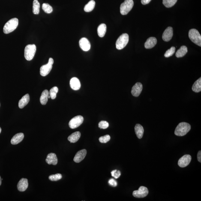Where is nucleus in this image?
Returning <instances> with one entry per match:
<instances>
[{
    "label": "nucleus",
    "mask_w": 201,
    "mask_h": 201,
    "mask_svg": "<svg viewBox=\"0 0 201 201\" xmlns=\"http://www.w3.org/2000/svg\"><path fill=\"white\" fill-rule=\"evenodd\" d=\"M134 5L133 0H125L121 4L120 7V11L121 14L126 15L132 9Z\"/></svg>",
    "instance_id": "5"
},
{
    "label": "nucleus",
    "mask_w": 201,
    "mask_h": 201,
    "mask_svg": "<svg viewBox=\"0 0 201 201\" xmlns=\"http://www.w3.org/2000/svg\"><path fill=\"white\" fill-rule=\"evenodd\" d=\"M109 185L113 187H116L117 185V181L115 179H113V178H111V179L109 180Z\"/></svg>",
    "instance_id": "37"
},
{
    "label": "nucleus",
    "mask_w": 201,
    "mask_h": 201,
    "mask_svg": "<svg viewBox=\"0 0 201 201\" xmlns=\"http://www.w3.org/2000/svg\"><path fill=\"white\" fill-rule=\"evenodd\" d=\"M1 177H0V185H1Z\"/></svg>",
    "instance_id": "40"
},
{
    "label": "nucleus",
    "mask_w": 201,
    "mask_h": 201,
    "mask_svg": "<svg viewBox=\"0 0 201 201\" xmlns=\"http://www.w3.org/2000/svg\"><path fill=\"white\" fill-rule=\"evenodd\" d=\"M98 127L100 129H106L109 127V123L107 121H101L99 123Z\"/></svg>",
    "instance_id": "35"
},
{
    "label": "nucleus",
    "mask_w": 201,
    "mask_h": 201,
    "mask_svg": "<svg viewBox=\"0 0 201 201\" xmlns=\"http://www.w3.org/2000/svg\"><path fill=\"white\" fill-rule=\"evenodd\" d=\"M58 88L56 86L53 87L51 89L49 93V95L50 96V98L52 100L55 99L56 98L57 93L58 92Z\"/></svg>",
    "instance_id": "29"
},
{
    "label": "nucleus",
    "mask_w": 201,
    "mask_h": 201,
    "mask_svg": "<svg viewBox=\"0 0 201 201\" xmlns=\"http://www.w3.org/2000/svg\"><path fill=\"white\" fill-rule=\"evenodd\" d=\"M28 186V180L22 178L18 183L17 188L20 191H24L27 188Z\"/></svg>",
    "instance_id": "15"
},
{
    "label": "nucleus",
    "mask_w": 201,
    "mask_h": 201,
    "mask_svg": "<svg viewBox=\"0 0 201 201\" xmlns=\"http://www.w3.org/2000/svg\"><path fill=\"white\" fill-rule=\"evenodd\" d=\"M175 51V48L174 47H172L170 49H168L166 51V53L164 54V56L166 58H169V57L171 56L174 53Z\"/></svg>",
    "instance_id": "33"
},
{
    "label": "nucleus",
    "mask_w": 201,
    "mask_h": 201,
    "mask_svg": "<svg viewBox=\"0 0 201 201\" xmlns=\"http://www.w3.org/2000/svg\"><path fill=\"white\" fill-rule=\"evenodd\" d=\"M106 31V26L104 24H100L97 29V33L100 37H103L104 36Z\"/></svg>",
    "instance_id": "25"
},
{
    "label": "nucleus",
    "mask_w": 201,
    "mask_h": 201,
    "mask_svg": "<svg viewBox=\"0 0 201 201\" xmlns=\"http://www.w3.org/2000/svg\"><path fill=\"white\" fill-rule=\"evenodd\" d=\"M129 36L128 34H123L118 37L116 42V47L118 50H121L127 45L128 43Z\"/></svg>",
    "instance_id": "6"
},
{
    "label": "nucleus",
    "mask_w": 201,
    "mask_h": 201,
    "mask_svg": "<svg viewBox=\"0 0 201 201\" xmlns=\"http://www.w3.org/2000/svg\"><path fill=\"white\" fill-rule=\"evenodd\" d=\"M83 117L81 115H77L72 118L69 122V126L72 129H74L78 127L83 123Z\"/></svg>",
    "instance_id": "8"
},
{
    "label": "nucleus",
    "mask_w": 201,
    "mask_h": 201,
    "mask_svg": "<svg viewBox=\"0 0 201 201\" xmlns=\"http://www.w3.org/2000/svg\"><path fill=\"white\" fill-rule=\"evenodd\" d=\"M151 0H141L142 4L144 5L148 4L150 2Z\"/></svg>",
    "instance_id": "39"
},
{
    "label": "nucleus",
    "mask_w": 201,
    "mask_h": 201,
    "mask_svg": "<svg viewBox=\"0 0 201 201\" xmlns=\"http://www.w3.org/2000/svg\"><path fill=\"white\" fill-rule=\"evenodd\" d=\"M188 52V49L186 46H181L179 50L177 51L176 55V56L177 58H181L184 56Z\"/></svg>",
    "instance_id": "24"
},
{
    "label": "nucleus",
    "mask_w": 201,
    "mask_h": 201,
    "mask_svg": "<svg viewBox=\"0 0 201 201\" xmlns=\"http://www.w3.org/2000/svg\"><path fill=\"white\" fill-rule=\"evenodd\" d=\"M110 139V136L109 135H106L101 136L99 138V140L101 143H106L109 141Z\"/></svg>",
    "instance_id": "34"
},
{
    "label": "nucleus",
    "mask_w": 201,
    "mask_h": 201,
    "mask_svg": "<svg viewBox=\"0 0 201 201\" xmlns=\"http://www.w3.org/2000/svg\"><path fill=\"white\" fill-rule=\"evenodd\" d=\"M49 95V93L47 90H45L43 91L40 98V101L41 104L45 105L47 103Z\"/></svg>",
    "instance_id": "23"
},
{
    "label": "nucleus",
    "mask_w": 201,
    "mask_h": 201,
    "mask_svg": "<svg viewBox=\"0 0 201 201\" xmlns=\"http://www.w3.org/2000/svg\"><path fill=\"white\" fill-rule=\"evenodd\" d=\"M48 98H50V96L49 95L48 96Z\"/></svg>",
    "instance_id": "42"
},
{
    "label": "nucleus",
    "mask_w": 201,
    "mask_h": 201,
    "mask_svg": "<svg viewBox=\"0 0 201 201\" xmlns=\"http://www.w3.org/2000/svg\"><path fill=\"white\" fill-rule=\"evenodd\" d=\"M95 2L93 0L90 1L85 6L84 10L86 12H90L94 10L95 7Z\"/></svg>",
    "instance_id": "27"
},
{
    "label": "nucleus",
    "mask_w": 201,
    "mask_h": 201,
    "mask_svg": "<svg viewBox=\"0 0 201 201\" xmlns=\"http://www.w3.org/2000/svg\"><path fill=\"white\" fill-rule=\"evenodd\" d=\"M191 160V156L189 154H185L179 159L178 164L181 168L185 167L190 164Z\"/></svg>",
    "instance_id": "10"
},
{
    "label": "nucleus",
    "mask_w": 201,
    "mask_h": 201,
    "mask_svg": "<svg viewBox=\"0 0 201 201\" xmlns=\"http://www.w3.org/2000/svg\"><path fill=\"white\" fill-rule=\"evenodd\" d=\"M111 174H112V176L114 177L115 179H117L120 176L121 173L120 171H117L115 169V170L112 171L111 172Z\"/></svg>",
    "instance_id": "36"
},
{
    "label": "nucleus",
    "mask_w": 201,
    "mask_h": 201,
    "mask_svg": "<svg viewBox=\"0 0 201 201\" xmlns=\"http://www.w3.org/2000/svg\"><path fill=\"white\" fill-rule=\"evenodd\" d=\"M18 25V20L16 18L10 19L4 25L3 31L5 34H8L13 32Z\"/></svg>",
    "instance_id": "2"
},
{
    "label": "nucleus",
    "mask_w": 201,
    "mask_h": 201,
    "mask_svg": "<svg viewBox=\"0 0 201 201\" xmlns=\"http://www.w3.org/2000/svg\"><path fill=\"white\" fill-rule=\"evenodd\" d=\"M46 162L49 165H57L58 163V159L56 154L52 153L48 154L46 159Z\"/></svg>",
    "instance_id": "16"
},
{
    "label": "nucleus",
    "mask_w": 201,
    "mask_h": 201,
    "mask_svg": "<svg viewBox=\"0 0 201 201\" xmlns=\"http://www.w3.org/2000/svg\"><path fill=\"white\" fill-rule=\"evenodd\" d=\"M42 7L43 10L46 13H50L53 11V9H52V6L49 4H46V3L43 4Z\"/></svg>",
    "instance_id": "31"
},
{
    "label": "nucleus",
    "mask_w": 201,
    "mask_h": 201,
    "mask_svg": "<svg viewBox=\"0 0 201 201\" xmlns=\"http://www.w3.org/2000/svg\"><path fill=\"white\" fill-rule=\"evenodd\" d=\"M0 106H1V104H0Z\"/></svg>",
    "instance_id": "43"
},
{
    "label": "nucleus",
    "mask_w": 201,
    "mask_h": 201,
    "mask_svg": "<svg viewBox=\"0 0 201 201\" xmlns=\"http://www.w3.org/2000/svg\"><path fill=\"white\" fill-rule=\"evenodd\" d=\"M54 64V60L52 58H49V62L45 65H43L40 67V73L42 76H45L48 75L52 70V64Z\"/></svg>",
    "instance_id": "7"
},
{
    "label": "nucleus",
    "mask_w": 201,
    "mask_h": 201,
    "mask_svg": "<svg viewBox=\"0 0 201 201\" xmlns=\"http://www.w3.org/2000/svg\"><path fill=\"white\" fill-rule=\"evenodd\" d=\"M1 127H0V133H1Z\"/></svg>",
    "instance_id": "41"
},
{
    "label": "nucleus",
    "mask_w": 201,
    "mask_h": 201,
    "mask_svg": "<svg viewBox=\"0 0 201 201\" xmlns=\"http://www.w3.org/2000/svg\"><path fill=\"white\" fill-rule=\"evenodd\" d=\"M188 36L190 40L197 45L201 46V36L197 30L192 29L189 31Z\"/></svg>",
    "instance_id": "4"
},
{
    "label": "nucleus",
    "mask_w": 201,
    "mask_h": 201,
    "mask_svg": "<svg viewBox=\"0 0 201 201\" xmlns=\"http://www.w3.org/2000/svg\"><path fill=\"white\" fill-rule=\"evenodd\" d=\"M62 175L61 174H57L52 175L49 177V179L52 181H58L62 178Z\"/></svg>",
    "instance_id": "32"
},
{
    "label": "nucleus",
    "mask_w": 201,
    "mask_h": 201,
    "mask_svg": "<svg viewBox=\"0 0 201 201\" xmlns=\"http://www.w3.org/2000/svg\"><path fill=\"white\" fill-rule=\"evenodd\" d=\"M192 90L195 92H200L201 91V78L199 79L193 85Z\"/></svg>",
    "instance_id": "26"
},
{
    "label": "nucleus",
    "mask_w": 201,
    "mask_h": 201,
    "mask_svg": "<svg viewBox=\"0 0 201 201\" xmlns=\"http://www.w3.org/2000/svg\"><path fill=\"white\" fill-rule=\"evenodd\" d=\"M30 98L29 94H27L24 95L22 98L19 100L18 103L19 107L21 109L23 108L26 106L29 103Z\"/></svg>",
    "instance_id": "20"
},
{
    "label": "nucleus",
    "mask_w": 201,
    "mask_h": 201,
    "mask_svg": "<svg viewBox=\"0 0 201 201\" xmlns=\"http://www.w3.org/2000/svg\"><path fill=\"white\" fill-rule=\"evenodd\" d=\"M40 4L38 0H34L33 2V12L34 14H38L40 13Z\"/></svg>",
    "instance_id": "28"
},
{
    "label": "nucleus",
    "mask_w": 201,
    "mask_h": 201,
    "mask_svg": "<svg viewBox=\"0 0 201 201\" xmlns=\"http://www.w3.org/2000/svg\"><path fill=\"white\" fill-rule=\"evenodd\" d=\"M197 160L199 162L201 163V151H199L197 154Z\"/></svg>",
    "instance_id": "38"
},
{
    "label": "nucleus",
    "mask_w": 201,
    "mask_h": 201,
    "mask_svg": "<svg viewBox=\"0 0 201 201\" xmlns=\"http://www.w3.org/2000/svg\"><path fill=\"white\" fill-rule=\"evenodd\" d=\"M157 38L154 37H151L148 39L145 44V47L146 49L152 48L157 43Z\"/></svg>",
    "instance_id": "18"
},
{
    "label": "nucleus",
    "mask_w": 201,
    "mask_h": 201,
    "mask_svg": "<svg viewBox=\"0 0 201 201\" xmlns=\"http://www.w3.org/2000/svg\"><path fill=\"white\" fill-rule=\"evenodd\" d=\"M135 132L138 138L141 139L143 137L144 131V129L140 124H136L134 127Z\"/></svg>",
    "instance_id": "21"
},
{
    "label": "nucleus",
    "mask_w": 201,
    "mask_h": 201,
    "mask_svg": "<svg viewBox=\"0 0 201 201\" xmlns=\"http://www.w3.org/2000/svg\"><path fill=\"white\" fill-rule=\"evenodd\" d=\"M70 87L74 90H78L80 89L81 84L80 81L77 78H72L70 82Z\"/></svg>",
    "instance_id": "17"
},
{
    "label": "nucleus",
    "mask_w": 201,
    "mask_h": 201,
    "mask_svg": "<svg viewBox=\"0 0 201 201\" xmlns=\"http://www.w3.org/2000/svg\"><path fill=\"white\" fill-rule=\"evenodd\" d=\"M173 35V28L171 27H168L163 32V40L165 41H169L171 39Z\"/></svg>",
    "instance_id": "12"
},
{
    "label": "nucleus",
    "mask_w": 201,
    "mask_h": 201,
    "mask_svg": "<svg viewBox=\"0 0 201 201\" xmlns=\"http://www.w3.org/2000/svg\"><path fill=\"white\" fill-rule=\"evenodd\" d=\"M191 129V126L186 122L180 123L177 126L175 130V134L178 136H185Z\"/></svg>",
    "instance_id": "1"
},
{
    "label": "nucleus",
    "mask_w": 201,
    "mask_h": 201,
    "mask_svg": "<svg viewBox=\"0 0 201 201\" xmlns=\"http://www.w3.org/2000/svg\"><path fill=\"white\" fill-rule=\"evenodd\" d=\"M81 134L79 132H76L69 136L68 140L71 143H75L79 140L81 137Z\"/></svg>",
    "instance_id": "22"
},
{
    "label": "nucleus",
    "mask_w": 201,
    "mask_h": 201,
    "mask_svg": "<svg viewBox=\"0 0 201 201\" xmlns=\"http://www.w3.org/2000/svg\"><path fill=\"white\" fill-rule=\"evenodd\" d=\"M36 51V46L35 44H28L25 47L24 57L27 61H30L34 58Z\"/></svg>",
    "instance_id": "3"
},
{
    "label": "nucleus",
    "mask_w": 201,
    "mask_h": 201,
    "mask_svg": "<svg viewBox=\"0 0 201 201\" xmlns=\"http://www.w3.org/2000/svg\"><path fill=\"white\" fill-rule=\"evenodd\" d=\"M143 89V85L140 82H137L132 88L131 93L133 96L138 97L140 95Z\"/></svg>",
    "instance_id": "11"
},
{
    "label": "nucleus",
    "mask_w": 201,
    "mask_h": 201,
    "mask_svg": "<svg viewBox=\"0 0 201 201\" xmlns=\"http://www.w3.org/2000/svg\"><path fill=\"white\" fill-rule=\"evenodd\" d=\"M149 193L148 189L146 187L141 186L139 190L133 192V195L134 197L137 198H142L146 197Z\"/></svg>",
    "instance_id": "9"
},
{
    "label": "nucleus",
    "mask_w": 201,
    "mask_h": 201,
    "mask_svg": "<svg viewBox=\"0 0 201 201\" xmlns=\"http://www.w3.org/2000/svg\"><path fill=\"white\" fill-rule=\"evenodd\" d=\"M79 46L84 51H89L91 48V44L89 40L86 38H82L79 40Z\"/></svg>",
    "instance_id": "13"
},
{
    "label": "nucleus",
    "mask_w": 201,
    "mask_h": 201,
    "mask_svg": "<svg viewBox=\"0 0 201 201\" xmlns=\"http://www.w3.org/2000/svg\"><path fill=\"white\" fill-rule=\"evenodd\" d=\"M177 0H163V4L166 7H171L176 4Z\"/></svg>",
    "instance_id": "30"
},
{
    "label": "nucleus",
    "mask_w": 201,
    "mask_h": 201,
    "mask_svg": "<svg viewBox=\"0 0 201 201\" xmlns=\"http://www.w3.org/2000/svg\"><path fill=\"white\" fill-rule=\"evenodd\" d=\"M24 134L23 133H19L13 136L11 140L12 145L18 144L22 141L24 138Z\"/></svg>",
    "instance_id": "19"
},
{
    "label": "nucleus",
    "mask_w": 201,
    "mask_h": 201,
    "mask_svg": "<svg viewBox=\"0 0 201 201\" xmlns=\"http://www.w3.org/2000/svg\"><path fill=\"white\" fill-rule=\"evenodd\" d=\"M87 151L86 149H84L78 151L75 156L73 160L76 163L81 162L86 157Z\"/></svg>",
    "instance_id": "14"
}]
</instances>
